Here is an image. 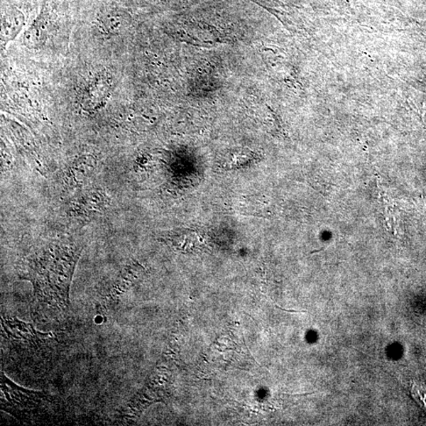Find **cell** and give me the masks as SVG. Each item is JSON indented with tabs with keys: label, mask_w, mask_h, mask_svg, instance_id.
I'll list each match as a JSON object with an SVG mask.
<instances>
[{
	"label": "cell",
	"mask_w": 426,
	"mask_h": 426,
	"mask_svg": "<svg viewBox=\"0 0 426 426\" xmlns=\"http://www.w3.org/2000/svg\"><path fill=\"white\" fill-rule=\"evenodd\" d=\"M80 251L51 247L31 256L21 268V275L31 281L35 302L51 314L62 315L70 305V288Z\"/></svg>",
	"instance_id": "obj_1"
},
{
	"label": "cell",
	"mask_w": 426,
	"mask_h": 426,
	"mask_svg": "<svg viewBox=\"0 0 426 426\" xmlns=\"http://www.w3.org/2000/svg\"><path fill=\"white\" fill-rule=\"evenodd\" d=\"M1 409L21 422L42 420L51 415L55 406L54 398L46 393L26 389L14 383L1 372Z\"/></svg>",
	"instance_id": "obj_2"
},
{
	"label": "cell",
	"mask_w": 426,
	"mask_h": 426,
	"mask_svg": "<svg viewBox=\"0 0 426 426\" xmlns=\"http://www.w3.org/2000/svg\"><path fill=\"white\" fill-rule=\"evenodd\" d=\"M49 23V10L45 4L42 6L39 16L25 33V45L30 48H39L44 45L48 38Z\"/></svg>",
	"instance_id": "obj_3"
},
{
	"label": "cell",
	"mask_w": 426,
	"mask_h": 426,
	"mask_svg": "<svg viewBox=\"0 0 426 426\" xmlns=\"http://www.w3.org/2000/svg\"><path fill=\"white\" fill-rule=\"evenodd\" d=\"M25 23L26 20L23 12L17 9L4 11L2 16V47H5L7 43L17 37L23 30Z\"/></svg>",
	"instance_id": "obj_4"
},
{
	"label": "cell",
	"mask_w": 426,
	"mask_h": 426,
	"mask_svg": "<svg viewBox=\"0 0 426 426\" xmlns=\"http://www.w3.org/2000/svg\"><path fill=\"white\" fill-rule=\"evenodd\" d=\"M99 23L106 32L116 33L124 26V16L123 13L119 11H110L104 13L99 19Z\"/></svg>",
	"instance_id": "obj_5"
},
{
	"label": "cell",
	"mask_w": 426,
	"mask_h": 426,
	"mask_svg": "<svg viewBox=\"0 0 426 426\" xmlns=\"http://www.w3.org/2000/svg\"><path fill=\"white\" fill-rule=\"evenodd\" d=\"M315 393H304V394H286V393H283V395H312V394H315Z\"/></svg>",
	"instance_id": "obj_6"
}]
</instances>
